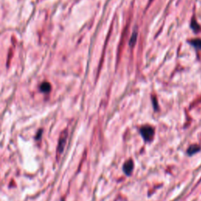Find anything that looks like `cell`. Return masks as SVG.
<instances>
[{
    "label": "cell",
    "instance_id": "obj_8",
    "mask_svg": "<svg viewBox=\"0 0 201 201\" xmlns=\"http://www.w3.org/2000/svg\"><path fill=\"white\" fill-rule=\"evenodd\" d=\"M191 27L193 28V29L194 31H197L199 29H200L198 24H196V22L195 21H193V22H192V24H191Z\"/></svg>",
    "mask_w": 201,
    "mask_h": 201
},
{
    "label": "cell",
    "instance_id": "obj_6",
    "mask_svg": "<svg viewBox=\"0 0 201 201\" xmlns=\"http://www.w3.org/2000/svg\"><path fill=\"white\" fill-rule=\"evenodd\" d=\"M137 36V31H134V33H133V35H132L131 38V39H130V45H131V47H134V44H135V43H136Z\"/></svg>",
    "mask_w": 201,
    "mask_h": 201
},
{
    "label": "cell",
    "instance_id": "obj_5",
    "mask_svg": "<svg viewBox=\"0 0 201 201\" xmlns=\"http://www.w3.org/2000/svg\"><path fill=\"white\" fill-rule=\"evenodd\" d=\"M200 150V147H199L197 144H193L189 147V149H188V155H193L194 153H196Z\"/></svg>",
    "mask_w": 201,
    "mask_h": 201
},
{
    "label": "cell",
    "instance_id": "obj_1",
    "mask_svg": "<svg viewBox=\"0 0 201 201\" xmlns=\"http://www.w3.org/2000/svg\"><path fill=\"white\" fill-rule=\"evenodd\" d=\"M140 132L142 134V136L143 137L146 142H151L152 139H153V137H154L155 131L154 129L152 128L151 126H142L141 130H140Z\"/></svg>",
    "mask_w": 201,
    "mask_h": 201
},
{
    "label": "cell",
    "instance_id": "obj_2",
    "mask_svg": "<svg viewBox=\"0 0 201 201\" xmlns=\"http://www.w3.org/2000/svg\"><path fill=\"white\" fill-rule=\"evenodd\" d=\"M68 137V132L67 131H63L61 134L59 138V142H58V145H57V153L61 154L63 150L65 149V144H66V141H67Z\"/></svg>",
    "mask_w": 201,
    "mask_h": 201
},
{
    "label": "cell",
    "instance_id": "obj_4",
    "mask_svg": "<svg viewBox=\"0 0 201 201\" xmlns=\"http://www.w3.org/2000/svg\"><path fill=\"white\" fill-rule=\"evenodd\" d=\"M51 89V86L49 83L47 82H45V83H43L40 86V90L41 91L44 92V93H48L50 90Z\"/></svg>",
    "mask_w": 201,
    "mask_h": 201
},
{
    "label": "cell",
    "instance_id": "obj_3",
    "mask_svg": "<svg viewBox=\"0 0 201 201\" xmlns=\"http://www.w3.org/2000/svg\"><path fill=\"white\" fill-rule=\"evenodd\" d=\"M134 169V163L131 160L126 161L125 163H124V172L126 173V174L129 175L131 174V173L132 172V170Z\"/></svg>",
    "mask_w": 201,
    "mask_h": 201
},
{
    "label": "cell",
    "instance_id": "obj_7",
    "mask_svg": "<svg viewBox=\"0 0 201 201\" xmlns=\"http://www.w3.org/2000/svg\"><path fill=\"white\" fill-rule=\"evenodd\" d=\"M191 43L195 47L198 48V49H201V39H195V40H193Z\"/></svg>",
    "mask_w": 201,
    "mask_h": 201
}]
</instances>
